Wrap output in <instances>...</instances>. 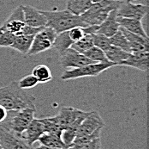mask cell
I'll return each instance as SVG.
<instances>
[{
	"mask_svg": "<svg viewBox=\"0 0 149 149\" xmlns=\"http://www.w3.org/2000/svg\"><path fill=\"white\" fill-rule=\"evenodd\" d=\"M36 98L19 87L17 81L0 87V105L7 110L20 109L27 107L35 108Z\"/></svg>",
	"mask_w": 149,
	"mask_h": 149,
	"instance_id": "obj_1",
	"label": "cell"
},
{
	"mask_svg": "<svg viewBox=\"0 0 149 149\" xmlns=\"http://www.w3.org/2000/svg\"><path fill=\"white\" fill-rule=\"evenodd\" d=\"M47 20L46 26L51 27L58 34L70 30L74 27H86L88 26L81 19V16L73 14L67 9L64 11H41Z\"/></svg>",
	"mask_w": 149,
	"mask_h": 149,
	"instance_id": "obj_2",
	"label": "cell"
},
{
	"mask_svg": "<svg viewBox=\"0 0 149 149\" xmlns=\"http://www.w3.org/2000/svg\"><path fill=\"white\" fill-rule=\"evenodd\" d=\"M35 111L36 109L31 107L8 110L6 118L0 123V127L11 130L15 134L21 135L28 128L31 121L34 118L33 116Z\"/></svg>",
	"mask_w": 149,
	"mask_h": 149,
	"instance_id": "obj_3",
	"label": "cell"
},
{
	"mask_svg": "<svg viewBox=\"0 0 149 149\" xmlns=\"http://www.w3.org/2000/svg\"><path fill=\"white\" fill-rule=\"evenodd\" d=\"M120 1L113 0H100L93 3L88 10L81 15L82 21L88 25H100L113 10L119 7Z\"/></svg>",
	"mask_w": 149,
	"mask_h": 149,
	"instance_id": "obj_4",
	"label": "cell"
},
{
	"mask_svg": "<svg viewBox=\"0 0 149 149\" xmlns=\"http://www.w3.org/2000/svg\"><path fill=\"white\" fill-rule=\"evenodd\" d=\"M115 66L116 65L114 63L110 61L90 63L77 68H72L71 70L64 71L63 74L61 75V79L66 81V80L77 79L85 77H96Z\"/></svg>",
	"mask_w": 149,
	"mask_h": 149,
	"instance_id": "obj_5",
	"label": "cell"
},
{
	"mask_svg": "<svg viewBox=\"0 0 149 149\" xmlns=\"http://www.w3.org/2000/svg\"><path fill=\"white\" fill-rule=\"evenodd\" d=\"M58 33L51 27L45 26L42 28L34 36L31 45L29 55H35L43 53L53 47V42Z\"/></svg>",
	"mask_w": 149,
	"mask_h": 149,
	"instance_id": "obj_6",
	"label": "cell"
},
{
	"mask_svg": "<svg viewBox=\"0 0 149 149\" xmlns=\"http://www.w3.org/2000/svg\"><path fill=\"white\" fill-rule=\"evenodd\" d=\"M89 113L73 107H62L56 117L62 129L73 128L77 130L81 121L88 116Z\"/></svg>",
	"mask_w": 149,
	"mask_h": 149,
	"instance_id": "obj_7",
	"label": "cell"
},
{
	"mask_svg": "<svg viewBox=\"0 0 149 149\" xmlns=\"http://www.w3.org/2000/svg\"><path fill=\"white\" fill-rule=\"evenodd\" d=\"M60 65L64 68H77L90 63H96L88 59L83 54L69 47L59 54Z\"/></svg>",
	"mask_w": 149,
	"mask_h": 149,
	"instance_id": "obj_8",
	"label": "cell"
},
{
	"mask_svg": "<svg viewBox=\"0 0 149 149\" xmlns=\"http://www.w3.org/2000/svg\"><path fill=\"white\" fill-rule=\"evenodd\" d=\"M148 12V6L141 4H134L131 0L122 1L117 10V16L135 18L141 20Z\"/></svg>",
	"mask_w": 149,
	"mask_h": 149,
	"instance_id": "obj_9",
	"label": "cell"
},
{
	"mask_svg": "<svg viewBox=\"0 0 149 149\" xmlns=\"http://www.w3.org/2000/svg\"><path fill=\"white\" fill-rule=\"evenodd\" d=\"M0 148L1 149L31 148L27 141L15 132L0 127Z\"/></svg>",
	"mask_w": 149,
	"mask_h": 149,
	"instance_id": "obj_10",
	"label": "cell"
},
{
	"mask_svg": "<svg viewBox=\"0 0 149 149\" xmlns=\"http://www.w3.org/2000/svg\"><path fill=\"white\" fill-rule=\"evenodd\" d=\"M25 26L26 23L24 21L23 11L22 5H20L12 11L11 14L0 27V30L2 31H9L15 35H20Z\"/></svg>",
	"mask_w": 149,
	"mask_h": 149,
	"instance_id": "obj_11",
	"label": "cell"
},
{
	"mask_svg": "<svg viewBox=\"0 0 149 149\" xmlns=\"http://www.w3.org/2000/svg\"><path fill=\"white\" fill-rule=\"evenodd\" d=\"M103 128H99L93 133L75 137L73 143L69 148L73 149H97L101 148L100 134Z\"/></svg>",
	"mask_w": 149,
	"mask_h": 149,
	"instance_id": "obj_12",
	"label": "cell"
},
{
	"mask_svg": "<svg viewBox=\"0 0 149 149\" xmlns=\"http://www.w3.org/2000/svg\"><path fill=\"white\" fill-rule=\"evenodd\" d=\"M104 126V122L100 115L96 111H91L88 116L80 124L76 132V137L91 134L97 129L103 128Z\"/></svg>",
	"mask_w": 149,
	"mask_h": 149,
	"instance_id": "obj_13",
	"label": "cell"
},
{
	"mask_svg": "<svg viewBox=\"0 0 149 149\" xmlns=\"http://www.w3.org/2000/svg\"><path fill=\"white\" fill-rule=\"evenodd\" d=\"M22 8L23 11L24 21L27 25L35 28H43L46 26L47 20L41 11L29 4L22 5Z\"/></svg>",
	"mask_w": 149,
	"mask_h": 149,
	"instance_id": "obj_14",
	"label": "cell"
},
{
	"mask_svg": "<svg viewBox=\"0 0 149 149\" xmlns=\"http://www.w3.org/2000/svg\"><path fill=\"white\" fill-rule=\"evenodd\" d=\"M44 133H45V129L41 119L33 118L31 121L28 128L21 134V136L32 148L33 144L38 141L39 138Z\"/></svg>",
	"mask_w": 149,
	"mask_h": 149,
	"instance_id": "obj_15",
	"label": "cell"
},
{
	"mask_svg": "<svg viewBox=\"0 0 149 149\" xmlns=\"http://www.w3.org/2000/svg\"><path fill=\"white\" fill-rule=\"evenodd\" d=\"M149 51L133 52L130 54L127 60H123L119 66L134 67L142 72L148 71Z\"/></svg>",
	"mask_w": 149,
	"mask_h": 149,
	"instance_id": "obj_16",
	"label": "cell"
},
{
	"mask_svg": "<svg viewBox=\"0 0 149 149\" xmlns=\"http://www.w3.org/2000/svg\"><path fill=\"white\" fill-rule=\"evenodd\" d=\"M120 30L123 31V33L124 34V35L126 36L127 40L130 42L131 53L141 52V51H149L148 38L131 33L121 27H120Z\"/></svg>",
	"mask_w": 149,
	"mask_h": 149,
	"instance_id": "obj_17",
	"label": "cell"
},
{
	"mask_svg": "<svg viewBox=\"0 0 149 149\" xmlns=\"http://www.w3.org/2000/svg\"><path fill=\"white\" fill-rule=\"evenodd\" d=\"M117 10L118 9L113 10L110 12L104 22L99 25L96 33H100L107 37H111L119 30L120 26L117 21Z\"/></svg>",
	"mask_w": 149,
	"mask_h": 149,
	"instance_id": "obj_18",
	"label": "cell"
},
{
	"mask_svg": "<svg viewBox=\"0 0 149 149\" xmlns=\"http://www.w3.org/2000/svg\"><path fill=\"white\" fill-rule=\"evenodd\" d=\"M117 21L121 28L128 30L131 33H134L136 35H141L143 37L148 38L146 31L143 28V25L141 23V20L135 19V18H127V17L117 16Z\"/></svg>",
	"mask_w": 149,
	"mask_h": 149,
	"instance_id": "obj_19",
	"label": "cell"
},
{
	"mask_svg": "<svg viewBox=\"0 0 149 149\" xmlns=\"http://www.w3.org/2000/svg\"><path fill=\"white\" fill-rule=\"evenodd\" d=\"M38 141L40 144V148H67L66 146L62 141L60 135L58 134L45 132L39 138Z\"/></svg>",
	"mask_w": 149,
	"mask_h": 149,
	"instance_id": "obj_20",
	"label": "cell"
},
{
	"mask_svg": "<svg viewBox=\"0 0 149 149\" xmlns=\"http://www.w3.org/2000/svg\"><path fill=\"white\" fill-rule=\"evenodd\" d=\"M105 56L110 62L114 63L116 66H119L123 60H127L131 53H128L122 48L111 45L105 51Z\"/></svg>",
	"mask_w": 149,
	"mask_h": 149,
	"instance_id": "obj_21",
	"label": "cell"
},
{
	"mask_svg": "<svg viewBox=\"0 0 149 149\" xmlns=\"http://www.w3.org/2000/svg\"><path fill=\"white\" fill-rule=\"evenodd\" d=\"M34 35H16L13 43L10 47L22 54H28Z\"/></svg>",
	"mask_w": 149,
	"mask_h": 149,
	"instance_id": "obj_22",
	"label": "cell"
},
{
	"mask_svg": "<svg viewBox=\"0 0 149 149\" xmlns=\"http://www.w3.org/2000/svg\"><path fill=\"white\" fill-rule=\"evenodd\" d=\"M92 0H66V9L73 14L81 16L92 5Z\"/></svg>",
	"mask_w": 149,
	"mask_h": 149,
	"instance_id": "obj_23",
	"label": "cell"
},
{
	"mask_svg": "<svg viewBox=\"0 0 149 149\" xmlns=\"http://www.w3.org/2000/svg\"><path fill=\"white\" fill-rule=\"evenodd\" d=\"M73 43L74 42L69 36V30H66L57 35L52 47H55V49L60 54L67 48L70 47Z\"/></svg>",
	"mask_w": 149,
	"mask_h": 149,
	"instance_id": "obj_24",
	"label": "cell"
},
{
	"mask_svg": "<svg viewBox=\"0 0 149 149\" xmlns=\"http://www.w3.org/2000/svg\"><path fill=\"white\" fill-rule=\"evenodd\" d=\"M32 74L38 79L39 83H42V84L50 82L52 79V75L50 68L44 64H40L35 66L32 71Z\"/></svg>",
	"mask_w": 149,
	"mask_h": 149,
	"instance_id": "obj_25",
	"label": "cell"
},
{
	"mask_svg": "<svg viewBox=\"0 0 149 149\" xmlns=\"http://www.w3.org/2000/svg\"><path fill=\"white\" fill-rule=\"evenodd\" d=\"M110 38V42L111 45L116 46L118 47L122 48L123 50L128 52V53H131V48H130V45L129 41L127 40L126 36L124 35V34L123 33V31L120 30H118L112 36L109 37Z\"/></svg>",
	"mask_w": 149,
	"mask_h": 149,
	"instance_id": "obj_26",
	"label": "cell"
},
{
	"mask_svg": "<svg viewBox=\"0 0 149 149\" xmlns=\"http://www.w3.org/2000/svg\"><path fill=\"white\" fill-rule=\"evenodd\" d=\"M83 54L93 62H109L104 51L94 45L86 50Z\"/></svg>",
	"mask_w": 149,
	"mask_h": 149,
	"instance_id": "obj_27",
	"label": "cell"
},
{
	"mask_svg": "<svg viewBox=\"0 0 149 149\" xmlns=\"http://www.w3.org/2000/svg\"><path fill=\"white\" fill-rule=\"evenodd\" d=\"M93 46V42L92 34H86L81 39L74 42L70 47L81 54H83L86 50H88Z\"/></svg>",
	"mask_w": 149,
	"mask_h": 149,
	"instance_id": "obj_28",
	"label": "cell"
},
{
	"mask_svg": "<svg viewBox=\"0 0 149 149\" xmlns=\"http://www.w3.org/2000/svg\"><path fill=\"white\" fill-rule=\"evenodd\" d=\"M41 121L43 122L45 126V132L46 133H52V134L60 135L62 132V128L60 127L59 122L58 121L57 117H46L42 118Z\"/></svg>",
	"mask_w": 149,
	"mask_h": 149,
	"instance_id": "obj_29",
	"label": "cell"
},
{
	"mask_svg": "<svg viewBox=\"0 0 149 149\" xmlns=\"http://www.w3.org/2000/svg\"><path fill=\"white\" fill-rule=\"evenodd\" d=\"M92 35H93V45L100 47L104 52L111 46L109 37L105 36L102 34H100V33H94V34H92Z\"/></svg>",
	"mask_w": 149,
	"mask_h": 149,
	"instance_id": "obj_30",
	"label": "cell"
},
{
	"mask_svg": "<svg viewBox=\"0 0 149 149\" xmlns=\"http://www.w3.org/2000/svg\"><path fill=\"white\" fill-rule=\"evenodd\" d=\"M17 84H18L19 87L22 89H32L39 84V81L33 75L30 74L25 76L19 81H17Z\"/></svg>",
	"mask_w": 149,
	"mask_h": 149,
	"instance_id": "obj_31",
	"label": "cell"
},
{
	"mask_svg": "<svg viewBox=\"0 0 149 149\" xmlns=\"http://www.w3.org/2000/svg\"><path fill=\"white\" fill-rule=\"evenodd\" d=\"M15 36V35L9 31H2L0 35V47H10L13 43Z\"/></svg>",
	"mask_w": 149,
	"mask_h": 149,
	"instance_id": "obj_32",
	"label": "cell"
},
{
	"mask_svg": "<svg viewBox=\"0 0 149 149\" xmlns=\"http://www.w3.org/2000/svg\"><path fill=\"white\" fill-rule=\"evenodd\" d=\"M85 35L86 32L84 30V27H74L69 30V36L74 42L81 39Z\"/></svg>",
	"mask_w": 149,
	"mask_h": 149,
	"instance_id": "obj_33",
	"label": "cell"
},
{
	"mask_svg": "<svg viewBox=\"0 0 149 149\" xmlns=\"http://www.w3.org/2000/svg\"><path fill=\"white\" fill-rule=\"evenodd\" d=\"M7 109L5 108H3V106L0 105V123L2 121H3L4 119L6 118V116H7Z\"/></svg>",
	"mask_w": 149,
	"mask_h": 149,
	"instance_id": "obj_34",
	"label": "cell"
},
{
	"mask_svg": "<svg viewBox=\"0 0 149 149\" xmlns=\"http://www.w3.org/2000/svg\"><path fill=\"white\" fill-rule=\"evenodd\" d=\"M99 1H100V0H92L93 3H96V2H99Z\"/></svg>",
	"mask_w": 149,
	"mask_h": 149,
	"instance_id": "obj_35",
	"label": "cell"
},
{
	"mask_svg": "<svg viewBox=\"0 0 149 149\" xmlns=\"http://www.w3.org/2000/svg\"><path fill=\"white\" fill-rule=\"evenodd\" d=\"M113 1H120V2H122V1H124V0H113Z\"/></svg>",
	"mask_w": 149,
	"mask_h": 149,
	"instance_id": "obj_36",
	"label": "cell"
},
{
	"mask_svg": "<svg viewBox=\"0 0 149 149\" xmlns=\"http://www.w3.org/2000/svg\"><path fill=\"white\" fill-rule=\"evenodd\" d=\"M1 33H2V30H0V35H1Z\"/></svg>",
	"mask_w": 149,
	"mask_h": 149,
	"instance_id": "obj_37",
	"label": "cell"
},
{
	"mask_svg": "<svg viewBox=\"0 0 149 149\" xmlns=\"http://www.w3.org/2000/svg\"><path fill=\"white\" fill-rule=\"evenodd\" d=\"M131 1H137V0H131Z\"/></svg>",
	"mask_w": 149,
	"mask_h": 149,
	"instance_id": "obj_38",
	"label": "cell"
},
{
	"mask_svg": "<svg viewBox=\"0 0 149 149\" xmlns=\"http://www.w3.org/2000/svg\"><path fill=\"white\" fill-rule=\"evenodd\" d=\"M0 149H1V148H0Z\"/></svg>",
	"mask_w": 149,
	"mask_h": 149,
	"instance_id": "obj_39",
	"label": "cell"
}]
</instances>
